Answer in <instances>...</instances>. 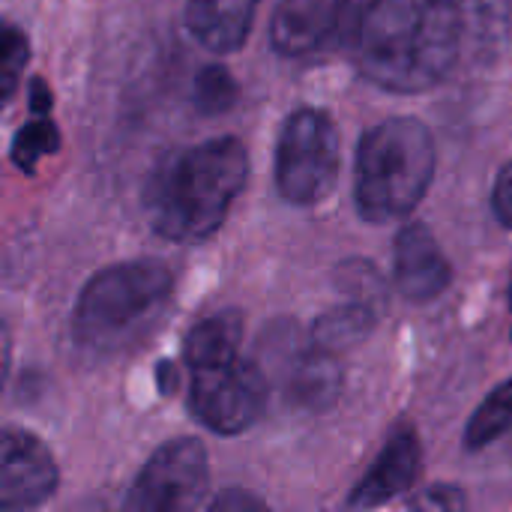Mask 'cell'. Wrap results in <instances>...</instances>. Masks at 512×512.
<instances>
[{
    "mask_svg": "<svg viewBox=\"0 0 512 512\" xmlns=\"http://www.w3.org/2000/svg\"><path fill=\"white\" fill-rule=\"evenodd\" d=\"M351 0H279L270 18V45L282 57H309L327 48Z\"/></svg>",
    "mask_w": 512,
    "mask_h": 512,
    "instance_id": "obj_10",
    "label": "cell"
},
{
    "mask_svg": "<svg viewBox=\"0 0 512 512\" xmlns=\"http://www.w3.org/2000/svg\"><path fill=\"white\" fill-rule=\"evenodd\" d=\"M396 288L402 297L414 303H429L441 297L453 282V267L432 237V231L420 222H411L396 237V258H393Z\"/></svg>",
    "mask_w": 512,
    "mask_h": 512,
    "instance_id": "obj_11",
    "label": "cell"
},
{
    "mask_svg": "<svg viewBox=\"0 0 512 512\" xmlns=\"http://www.w3.org/2000/svg\"><path fill=\"white\" fill-rule=\"evenodd\" d=\"M210 489L207 450L195 438L162 444L141 468L126 498L138 512H186L204 504Z\"/></svg>",
    "mask_w": 512,
    "mask_h": 512,
    "instance_id": "obj_7",
    "label": "cell"
},
{
    "mask_svg": "<svg viewBox=\"0 0 512 512\" xmlns=\"http://www.w3.org/2000/svg\"><path fill=\"white\" fill-rule=\"evenodd\" d=\"M411 507H417V510H462L465 495L456 486H435V489L423 492L420 498H414Z\"/></svg>",
    "mask_w": 512,
    "mask_h": 512,
    "instance_id": "obj_20",
    "label": "cell"
},
{
    "mask_svg": "<svg viewBox=\"0 0 512 512\" xmlns=\"http://www.w3.org/2000/svg\"><path fill=\"white\" fill-rule=\"evenodd\" d=\"M171 291L174 273L159 258L111 264L78 294L72 309V339L93 354H114L162 315Z\"/></svg>",
    "mask_w": 512,
    "mask_h": 512,
    "instance_id": "obj_4",
    "label": "cell"
},
{
    "mask_svg": "<svg viewBox=\"0 0 512 512\" xmlns=\"http://www.w3.org/2000/svg\"><path fill=\"white\" fill-rule=\"evenodd\" d=\"M60 150V129L51 114H33L12 138V165L24 174H36L39 162Z\"/></svg>",
    "mask_w": 512,
    "mask_h": 512,
    "instance_id": "obj_17",
    "label": "cell"
},
{
    "mask_svg": "<svg viewBox=\"0 0 512 512\" xmlns=\"http://www.w3.org/2000/svg\"><path fill=\"white\" fill-rule=\"evenodd\" d=\"M267 402V381L258 363L234 357L228 363L189 369V411L216 435L252 429Z\"/></svg>",
    "mask_w": 512,
    "mask_h": 512,
    "instance_id": "obj_6",
    "label": "cell"
},
{
    "mask_svg": "<svg viewBox=\"0 0 512 512\" xmlns=\"http://www.w3.org/2000/svg\"><path fill=\"white\" fill-rule=\"evenodd\" d=\"M492 210L504 228H512V159L501 168L495 189H492Z\"/></svg>",
    "mask_w": 512,
    "mask_h": 512,
    "instance_id": "obj_21",
    "label": "cell"
},
{
    "mask_svg": "<svg viewBox=\"0 0 512 512\" xmlns=\"http://www.w3.org/2000/svg\"><path fill=\"white\" fill-rule=\"evenodd\" d=\"M507 435H512V378L504 381L498 390H492L483 399V405L474 411L465 429V447L471 453H483Z\"/></svg>",
    "mask_w": 512,
    "mask_h": 512,
    "instance_id": "obj_16",
    "label": "cell"
},
{
    "mask_svg": "<svg viewBox=\"0 0 512 512\" xmlns=\"http://www.w3.org/2000/svg\"><path fill=\"white\" fill-rule=\"evenodd\" d=\"M510 309H512V291H510Z\"/></svg>",
    "mask_w": 512,
    "mask_h": 512,
    "instance_id": "obj_23",
    "label": "cell"
},
{
    "mask_svg": "<svg viewBox=\"0 0 512 512\" xmlns=\"http://www.w3.org/2000/svg\"><path fill=\"white\" fill-rule=\"evenodd\" d=\"M432 177L435 141L429 126L417 117H387L366 129L357 144V213L372 225L405 219L429 192Z\"/></svg>",
    "mask_w": 512,
    "mask_h": 512,
    "instance_id": "obj_3",
    "label": "cell"
},
{
    "mask_svg": "<svg viewBox=\"0 0 512 512\" xmlns=\"http://www.w3.org/2000/svg\"><path fill=\"white\" fill-rule=\"evenodd\" d=\"M261 0H186L192 36L213 54H231L246 45Z\"/></svg>",
    "mask_w": 512,
    "mask_h": 512,
    "instance_id": "obj_12",
    "label": "cell"
},
{
    "mask_svg": "<svg viewBox=\"0 0 512 512\" xmlns=\"http://www.w3.org/2000/svg\"><path fill=\"white\" fill-rule=\"evenodd\" d=\"M27 99H30V111L33 114H51V87L42 78H33L30 81Z\"/></svg>",
    "mask_w": 512,
    "mask_h": 512,
    "instance_id": "obj_22",
    "label": "cell"
},
{
    "mask_svg": "<svg viewBox=\"0 0 512 512\" xmlns=\"http://www.w3.org/2000/svg\"><path fill=\"white\" fill-rule=\"evenodd\" d=\"M423 465V447L414 426L402 423L390 432L384 450L378 453L375 465L366 471V477L357 483V489L348 498V507L354 510H372L381 504H390L393 498L414 489Z\"/></svg>",
    "mask_w": 512,
    "mask_h": 512,
    "instance_id": "obj_9",
    "label": "cell"
},
{
    "mask_svg": "<svg viewBox=\"0 0 512 512\" xmlns=\"http://www.w3.org/2000/svg\"><path fill=\"white\" fill-rule=\"evenodd\" d=\"M57 465L45 441L27 429H6L0 438V507L30 510L57 492Z\"/></svg>",
    "mask_w": 512,
    "mask_h": 512,
    "instance_id": "obj_8",
    "label": "cell"
},
{
    "mask_svg": "<svg viewBox=\"0 0 512 512\" xmlns=\"http://www.w3.org/2000/svg\"><path fill=\"white\" fill-rule=\"evenodd\" d=\"M342 390V366L339 354L321 351L309 342L306 351L291 363V396L303 408H330Z\"/></svg>",
    "mask_w": 512,
    "mask_h": 512,
    "instance_id": "obj_14",
    "label": "cell"
},
{
    "mask_svg": "<svg viewBox=\"0 0 512 512\" xmlns=\"http://www.w3.org/2000/svg\"><path fill=\"white\" fill-rule=\"evenodd\" d=\"M249 177V153L234 135L168 153L144 189L150 228L174 243L213 237Z\"/></svg>",
    "mask_w": 512,
    "mask_h": 512,
    "instance_id": "obj_2",
    "label": "cell"
},
{
    "mask_svg": "<svg viewBox=\"0 0 512 512\" xmlns=\"http://www.w3.org/2000/svg\"><path fill=\"white\" fill-rule=\"evenodd\" d=\"M27 54H30V45H27V36L6 24L3 27V39H0V84H3V102L12 99L15 87H18V78L27 66Z\"/></svg>",
    "mask_w": 512,
    "mask_h": 512,
    "instance_id": "obj_19",
    "label": "cell"
},
{
    "mask_svg": "<svg viewBox=\"0 0 512 512\" xmlns=\"http://www.w3.org/2000/svg\"><path fill=\"white\" fill-rule=\"evenodd\" d=\"M462 33V0H369L357 21L354 57L372 84L423 93L453 72Z\"/></svg>",
    "mask_w": 512,
    "mask_h": 512,
    "instance_id": "obj_1",
    "label": "cell"
},
{
    "mask_svg": "<svg viewBox=\"0 0 512 512\" xmlns=\"http://www.w3.org/2000/svg\"><path fill=\"white\" fill-rule=\"evenodd\" d=\"M240 96L237 78L222 66V63H210L195 75V87H192V99L195 108L201 114H225Z\"/></svg>",
    "mask_w": 512,
    "mask_h": 512,
    "instance_id": "obj_18",
    "label": "cell"
},
{
    "mask_svg": "<svg viewBox=\"0 0 512 512\" xmlns=\"http://www.w3.org/2000/svg\"><path fill=\"white\" fill-rule=\"evenodd\" d=\"M339 177V132L327 111L297 108L279 135L276 189L294 207L321 204Z\"/></svg>",
    "mask_w": 512,
    "mask_h": 512,
    "instance_id": "obj_5",
    "label": "cell"
},
{
    "mask_svg": "<svg viewBox=\"0 0 512 512\" xmlns=\"http://www.w3.org/2000/svg\"><path fill=\"white\" fill-rule=\"evenodd\" d=\"M243 342V315L237 309H219L207 318H201L183 342V357L189 369L228 363L240 357Z\"/></svg>",
    "mask_w": 512,
    "mask_h": 512,
    "instance_id": "obj_13",
    "label": "cell"
},
{
    "mask_svg": "<svg viewBox=\"0 0 512 512\" xmlns=\"http://www.w3.org/2000/svg\"><path fill=\"white\" fill-rule=\"evenodd\" d=\"M375 330V309L363 300H351L342 306L327 309L309 333V342L330 354H345L348 348L360 345Z\"/></svg>",
    "mask_w": 512,
    "mask_h": 512,
    "instance_id": "obj_15",
    "label": "cell"
}]
</instances>
